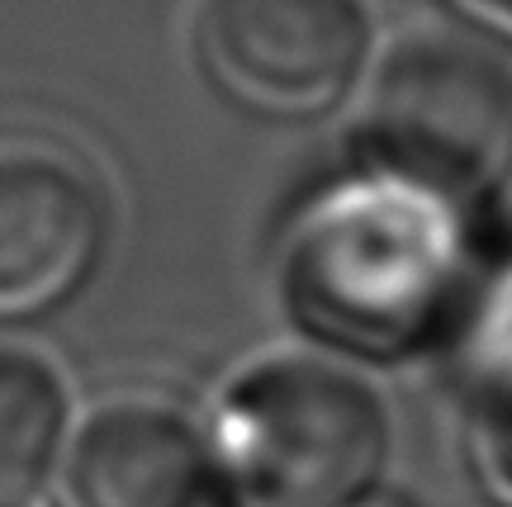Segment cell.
I'll return each instance as SVG.
<instances>
[{"instance_id": "obj_1", "label": "cell", "mask_w": 512, "mask_h": 507, "mask_svg": "<svg viewBox=\"0 0 512 507\" xmlns=\"http://www.w3.org/2000/svg\"><path fill=\"white\" fill-rule=\"evenodd\" d=\"M479 218L361 157L323 176L275 242V294L299 342L366 370L441 351L484 271Z\"/></svg>"}, {"instance_id": "obj_2", "label": "cell", "mask_w": 512, "mask_h": 507, "mask_svg": "<svg viewBox=\"0 0 512 507\" xmlns=\"http://www.w3.org/2000/svg\"><path fill=\"white\" fill-rule=\"evenodd\" d=\"M200 422L223 507H347L384 489L394 451L380 380L313 342L252 351Z\"/></svg>"}, {"instance_id": "obj_3", "label": "cell", "mask_w": 512, "mask_h": 507, "mask_svg": "<svg viewBox=\"0 0 512 507\" xmlns=\"http://www.w3.org/2000/svg\"><path fill=\"white\" fill-rule=\"evenodd\" d=\"M351 157L484 214L512 181V67L470 34L413 29L370 62Z\"/></svg>"}, {"instance_id": "obj_4", "label": "cell", "mask_w": 512, "mask_h": 507, "mask_svg": "<svg viewBox=\"0 0 512 507\" xmlns=\"http://www.w3.org/2000/svg\"><path fill=\"white\" fill-rule=\"evenodd\" d=\"M195 62L233 109L309 124L347 105L375 62L370 0H200Z\"/></svg>"}, {"instance_id": "obj_5", "label": "cell", "mask_w": 512, "mask_h": 507, "mask_svg": "<svg viewBox=\"0 0 512 507\" xmlns=\"http://www.w3.org/2000/svg\"><path fill=\"white\" fill-rule=\"evenodd\" d=\"M110 247V195L53 143H0V332L86 290Z\"/></svg>"}, {"instance_id": "obj_6", "label": "cell", "mask_w": 512, "mask_h": 507, "mask_svg": "<svg viewBox=\"0 0 512 507\" xmlns=\"http://www.w3.org/2000/svg\"><path fill=\"white\" fill-rule=\"evenodd\" d=\"M53 507H223L200 413L166 394H110L76 413Z\"/></svg>"}, {"instance_id": "obj_7", "label": "cell", "mask_w": 512, "mask_h": 507, "mask_svg": "<svg viewBox=\"0 0 512 507\" xmlns=\"http://www.w3.org/2000/svg\"><path fill=\"white\" fill-rule=\"evenodd\" d=\"M76 389L48 346L0 332V503L38 507L76 427Z\"/></svg>"}, {"instance_id": "obj_8", "label": "cell", "mask_w": 512, "mask_h": 507, "mask_svg": "<svg viewBox=\"0 0 512 507\" xmlns=\"http://www.w3.org/2000/svg\"><path fill=\"white\" fill-rule=\"evenodd\" d=\"M465 465L494 507H512V384L460 394Z\"/></svg>"}, {"instance_id": "obj_9", "label": "cell", "mask_w": 512, "mask_h": 507, "mask_svg": "<svg viewBox=\"0 0 512 507\" xmlns=\"http://www.w3.org/2000/svg\"><path fill=\"white\" fill-rule=\"evenodd\" d=\"M470 29L512 43V0H446Z\"/></svg>"}, {"instance_id": "obj_10", "label": "cell", "mask_w": 512, "mask_h": 507, "mask_svg": "<svg viewBox=\"0 0 512 507\" xmlns=\"http://www.w3.org/2000/svg\"><path fill=\"white\" fill-rule=\"evenodd\" d=\"M347 507H413V503L399 498L394 489H375V493H366V498H356V503H347Z\"/></svg>"}, {"instance_id": "obj_11", "label": "cell", "mask_w": 512, "mask_h": 507, "mask_svg": "<svg viewBox=\"0 0 512 507\" xmlns=\"http://www.w3.org/2000/svg\"><path fill=\"white\" fill-rule=\"evenodd\" d=\"M0 507H5V503H0Z\"/></svg>"}]
</instances>
